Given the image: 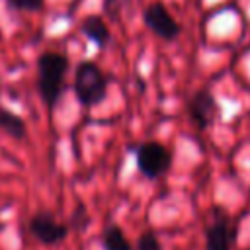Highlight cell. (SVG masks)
<instances>
[{
	"instance_id": "6da1fadb",
	"label": "cell",
	"mask_w": 250,
	"mask_h": 250,
	"mask_svg": "<svg viewBox=\"0 0 250 250\" xmlns=\"http://www.w3.org/2000/svg\"><path fill=\"white\" fill-rule=\"evenodd\" d=\"M68 72V59L62 53L45 51L37 59V92L47 107H55L62 90L64 76Z\"/></svg>"
},
{
	"instance_id": "7a4b0ae2",
	"label": "cell",
	"mask_w": 250,
	"mask_h": 250,
	"mask_svg": "<svg viewBox=\"0 0 250 250\" xmlns=\"http://www.w3.org/2000/svg\"><path fill=\"white\" fill-rule=\"evenodd\" d=\"M72 90L82 107H94L105 100L107 78L94 61H82L74 70Z\"/></svg>"
},
{
	"instance_id": "3957f363",
	"label": "cell",
	"mask_w": 250,
	"mask_h": 250,
	"mask_svg": "<svg viewBox=\"0 0 250 250\" xmlns=\"http://www.w3.org/2000/svg\"><path fill=\"white\" fill-rule=\"evenodd\" d=\"M135 162L139 172L148 178L156 180L164 176L172 166V152L168 146L156 141H146L135 148Z\"/></svg>"
},
{
	"instance_id": "277c9868",
	"label": "cell",
	"mask_w": 250,
	"mask_h": 250,
	"mask_svg": "<svg viewBox=\"0 0 250 250\" xmlns=\"http://www.w3.org/2000/svg\"><path fill=\"white\" fill-rule=\"evenodd\" d=\"M234 238L236 234L230 215L219 205L211 207L205 225V250H232Z\"/></svg>"
},
{
	"instance_id": "5b68a950",
	"label": "cell",
	"mask_w": 250,
	"mask_h": 250,
	"mask_svg": "<svg viewBox=\"0 0 250 250\" xmlns=\"http://www.w3.org/2000/svg\"><path fill=\"white\" fill-rule=\"evenodd\" d=\"M143 23L164 41H174L182 31L180 23L162 2H152L143 10Z\"/></svg>"
},
{
	"instance_id": "8992f818",
	"label": "cell",
	"mask_w": 250,
	"mask_h": 250,
	"mask_svg": "<svg viewBox=\"0 0 250 250\" xmlns=\"http://www.w3.org/2000/svg\"><path fill=\"white\" fill-rule=\"evenodd\" d=\"M29 230L33 238L43 246L61 244L68 236V225L57 221L55 215L49 211H37L29 221Z\"/></svg>"
},
{
	"instance_id": "52a82bcc",
	"label": "cell",
	"mask_w": 250,
	"mask_h": 250,
	"mask_svg": "<svg viewBox=\"0 0 250 250\" xmlns=\"http://www.w3.org/2000/svg\"><path fill=\"white\" fill-rule=\"evenodd\" d=\"M188 113H189V119L193 121V125L199 131H205V129L213 127V123L219 119L221 107H219L215 96L207 88H201L189 98Z\"/></svg>"
},
{
	"instance_id": "ba28073f",
	"label": "cell",
	"mask_w": 250,
	"mask_h": 250,
	"mask_svg": "<svg viewBox=\"0 0 250 250\" xmlns=\"http://www.w3.org/2000/svg\"><path fill=\"white\" fill-rule=\"evenodd\" d=\"M82 33H84L90 41H94L100 49H104V47L109 43V37H111L105 20H104L102 16H98V14L86 16V18L82 20Z\"/></svg>"
},
{
	"instance_id": "9c48e42d",
	"label": "cell",
	"mask_w": 250,
	"mask_h": 250,
	"mask_svg": "<svg viewBox=\"0 0 250 250\" xmlns=\"http://www.w3.org/2000/svg\"><path fill=\"white\" fill-rule=\"evenodd\" d=\"M100 244H102V250H135L117 223H111L102 230Z\"/></svg>"
},
{
	"instance_id": "30bf717a",
	"label": "cell",
	"mask_w": 250,
	"mask_h": 250,
	"mask_svg": "<svg viewBox=\"0 0 250 250\" xmlns=\"http://www.w3.org/2000/svg\"><path fill=\"white\" fill-rule=\"evenodd\" d=\"M0 129H2L8 137H12L14 141H21V139H25V135H27V125H25V121H23L18 113H14V111H10V109H6V107H0Z\"/></svg>"
},
{
	"instance_id": "8fae6325",
	"label": "cell",
	"mask_w": 250,
	"mask_h": 250,
	"mask_svg": "<svg viewBox=\"0 0 250 250\" xmlns=\"http://www.w3.org/2000/svg\"><path fill=\"white\" fill-rule=\"evenodd\" d=\"M135 250H162V244H160L158 236L152 230H146L139 236V240L135 244Z\"/></svg>"
},
{
	"instance_id": "7c38bea8",
	"label": "cell",
	"mask_w": 250,
	"mask_h": 250,
	"mask_svg": "<svg viewBox=\"0 0 250 250\" xmlns=\"http://www.w3.org/2000/svg\"><path fill=\"white\" fill-rule=\"evenodd\" d=\"M10 8L14 10H25V12H39L45 6V0H6Z\"/></svg>"
},
{
	"instance_id": "4fadbf2b",
	"label": "cell",
	"mask_w": 250,
	"mask_h": 250,
	"mask_svg": "<svg viewBox=\"0 0 250 250\" xmlns=\"http://www.w3.org/2000/svg\"><path fill=\"white\" fill-rule=\"evenodd\" d=\"M127 2H129V0H104V12H105L111 20H117L121 8H123Z\"/></svg>"
},
{
	"instance_id": "5bb4252c",
	"label": "cell",
	"mask_w": 250,
	"mask_h": 250,
	"mask_svg": "<svg viewBox=\"0 0 250 250\" xmlns=\"http://www.w3.org/2000/svg\"><path fill=\"white\" fill-rule=\"evenodd\" d=\"M88 211L82 207V205H78L76 207V211H74V215H72V219H70V223L74 225V229H78V230H82L86 225H88Z\"/></svg>"
},
{
	"instance_id": "9a60e30c",
	"label": "cell",
	"mask_w": 250,
	"mask_h": 250,
	"mask_svg": "<svg viewBox=\"0 0 250 250\" xmlns=\"http://www.w3.org/2000/svg\"><path fill=\"white\" fill-rule=\"evenodd\" d=\"M246 250H250V248H246Z\"/></svg>"
}]
</instances>
